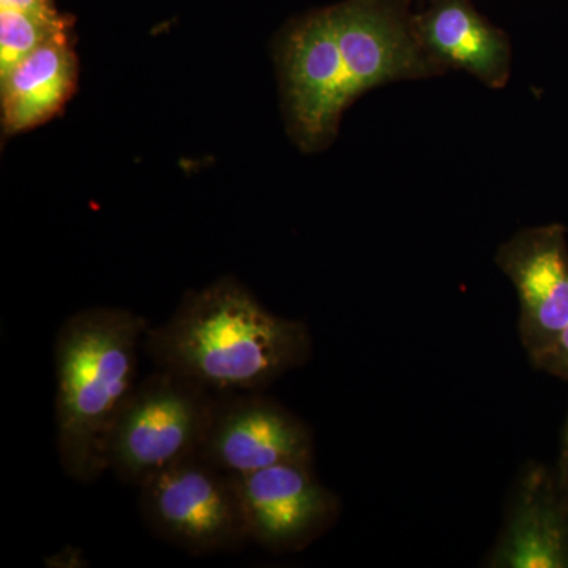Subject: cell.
<instances>
[{"label": "cell", "instance_id": "obj_6", "mask_svg": "<svg viewBox=\"0 0 568 568\" xmlns=\"http://www.w3.org/2000/svg\"><path fill=\"white\" fill-rule=\"evenodd\" d=\"M414 0H343L331 6L354 99L398 81L443 77L416 31Z\"/></svg>", "mask_w": 568, "mask_h": 568}, {"label": "cell", "instance_id": "obj_7", "mask_svg": "<svg viewBox=\"0 0 568 568\" xmlns=\"http://www.w3.org/2000/svg\"><path fill=\"white\" fill-rule=\"evenodd\" d=\"M312 429L263 392L219 395L201 457L231 476L283 463L313 465Z\"/></svg>", "mask_w": 568, "mask_h": 568}, {"label": "cell", "instance_id": "obj_14", "mask_svg": "<svg viewBox=\"0 0 568 568\" xmlns=\"http://www.w3.org/2000/svg\"><path fill=\"white\" fill-rule=\"evenodd\" d=\"M530 362L540 372L568 381V327L555 345Z\"/></svg>", "mask_w": 568, "mask_h": 568}, {"label": "cell", "instance_id": "obj_11", "mask_svg": "<svg viewBox=\"0 0 568 568\" xmlns=\"http://www.w3.org/2000/svg\"><path fill=\"white\" fill-rule=\"evenodd\" d=\"M425 51L444 70H462L489 89H504L511 74V41L470 0H428L416 13Z\"/></svg>", "mask_w": 568, "mask_h": 568}, {"label": "cell", "instance_id": "obj_12", "mask_svg": "<svg viewBox=\"0 0 568 568\" xmlns=\"http://www.w3.org/2000/svg\"><path fill=\"white\" fill-rule=\"evenodd\" d=\"M78 82V61L70 37L47 41L0 74L6 134L36 129L65 106Z\"/></svg>", "mask_w": 568, "mask_h": 568}, {"label": "cell", "instance_id": "obj_9", "mask_svg": "<svg viewBox=\"0 0 568 568\" xmlns=\"http://www.w3.org/2000/svg\"><path fill=\"white\" fill-rule=\"evenodd\" d=\"M495 260L517 290L519 339L534 361L568 327L567 227L521 230L497 248Z\"/></svg>", "mask_w": 568, "mask_h": 568}, {"label": "cell", "instance_id": "obj_16", "mask_svg": "<svg viewBox=\"0 0 568 568\" xmlns=\"http://www.w3.org/2000/svg\"><path fill=\"white\" fill-rule=\"evenodd\" d=\"M85 562H88V560H85L82 549L73 547L62 548L61 551L55 552V555L48 556V558L44 559L47 567L55 568L88 567V564Z\"/></svg>", "mask_w": 568, "mask_h": 568}, {"label": "cell", "instance_id": "obj_3", "mask_svg": "<svg viewBox=\"0 0 568 568\" xmlns=\"http://www.w3.org/2000/svg\"><path fill=\"white\" fill-rule=\"evenodd\" d=\"M219 395L156 368L136 388L112 429L108 470L140 488L166 467L201 455Z\"/></svg>", "mask_w": 568, "mask_h": 568}, {"label": "cell", "instance_id": "obj_13", "mask_svg": "<svg viewBox=\"0 0 568 568\" xmlns=\"http://www.w3.org/2000/svg\"><path fill=\"white\" fill-rule=\"evenodd\" d=\"M70 20L44 18L26 11L0 9V74L47 41L69 37Z\"/></svg>", "mask_w": 568, "mask_h": 568}, {"label": "cell", "instance_id": "obj_1", "mask_svg": "<svg viewBox=\"0 0 568 568\" xmlns=\"http://www.w3.org/2000/svg\"><path fill=\"white\" fill-rule=\"evenodd\" d=\"M144 347L156 368L215 395L264 392L312 355L305 323L265 308L234 276L189 291L173 316L149 327Z\"/></svg>", "mask_w": 568, "mask_h": 568}, {"label": "cell", "instance_id": "obj_15", "mask_svg": "<svg viewBox=\"0 0 568 568\" xmlns=\"http://www.w3.org/2000/svg\"><path fill=\"white\" fill-rule=\"evenodd\" d=\"M0 9L20 10L44 18L62 17L52 0H0Z\"/></svg>", "mask_w": 568, "mask_h": 568}, {"label": "cell", "instance_id": "obj_17", "mask_svg": "<svg viewBox=\"0 0 568 568\" xmlns=\"http://www.w3.org/2000/svg\"><path fill=\"white\" fill-rule=\"evenodd\" d=\"M556 476L559 478L560 487L568 493V416L566 428H564L562 447H560V457L558 467H556Z\"/></svg>", "mask_w": 568, "mask_h": 568}, {"label": "cell", "instance_id": "obj_2", "mask_svg": "<svg viewBox=\"0 0 568 568\" xmlns=\"http://www.w3.org/2000/svg\"><path fill=\"white\" fill-rule=\"evenodd\" d=\"M149 321L125 308H85L55 334V448L63 473L92 484L108 470L112 429L138 386Z\"/></svg>", "mask_w": 568, "mask_h": 568}, {"label": "cell", "instance_id": "obj_4", "mask_svg": "<svg viewBox=\"0 0 568 568\" xmlns=\"http://www.w3.org/2000/svg\"><path fill=\"white\" fill-rule=\"evenodd\" d=\"M138 489L145 526L182 551L234 552L250 541L235 477L201 455L166 467Z\"/></svg>", "mask_w": 568, "mask_h": 568}, {"label": "cell", "instance_id": "obj_8", "mask_svg": "<svg viewBox=\"0 0 568 568\" xmlns=\"http://www.w3.org/2000/svg\"><path fill=\"white\" fill-rule=\"evenodd\" d=\"M250 541L271 552L301 551L334 525L335 493L310 463H283L235 477Z\"/></svg>", "mask_w": 568, "mask_h": 568}, {"label": "cell", "instance_id": "obj_10", "mask_svg": "<svg viewBox=\"0 0 568 568\" xmlns=\"http://www.w3.org/2000/svg\"><path fill=\"white\" fill-rule=\"evenodd\" d=\"M496 568H568V493L556 470H525L488 559Z\"/></svg>", "mask_w": 568, "mask_h": 568}, {"label": "cell", "instance_id": "obj_5", "mask_svg": "<svg viewBox=\"0 0 568 568\" xmlns=\"http://www.w3.org/2000/svg\"><path fill=\"white\" fill-rule=\"evenodd\" d=\"M287 132L304 152L324 151L355 102L331 7L294 18L275 43Z\"/></svg>", "mask_w": 568, "mask_h": 568}]
</instances>
